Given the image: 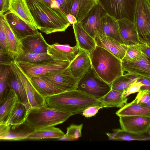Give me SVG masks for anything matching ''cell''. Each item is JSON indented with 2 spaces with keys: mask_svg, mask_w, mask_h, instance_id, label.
<instances>
[{
  "mask_svg": "<svg viewBox=\"0 0 150 150\" xmlns=\"http://www.w3.org/2000/svg\"><path fill=\"white\" fill-rule=\"evenodd\" d=\"M37 28L46 34L64 32L70 24L59 8H52L40 0H25Z\"/></svg>",
  "mask_w": 150,
  "mask_h": 150,
  "instance_id": "obj_1",
  "label": "cell"
},
{
  "mask_svg": "<svg viewBox=\"0 0 150 150\" xmlns=\"http://www.w3.org/2000/svg\"><path fill=\"white\" fill-rule=\"evenodd\" d=\"M45 99L47 105L72 115L80 113L91 106H101L98 100L77 89L64 91Z\"/></svg>",
  "mask_w": 150,
  "mask_h": 150,
  "instance_id": "obj_2",
  "label": "cell"
},
{
  "mask_svg": "<svg viewBox=\"0 0 150 150\" xmlns=\"http://www.w3.org/2000/svg\"><path fill=\"white\" fill-rule=\"evenodd\" d=\"M91 65L99 76L111 85L123 75L121 60L105 49L96 46L89 54Z\"/></svg>",
  "mask_w": 150,
  "mask_h": 150,
  "instance_id": "obj_3",
  "label": "cell"
},
{
  "mask_svg": "<svg viewBox=\"0 0 150 150\" xmlns=\"http://www.w3.org/2000/svg\"><path fill=\"white\" fill-rule=\"evenodd\" d=\"M72 115L51 107L47 105L30 108L25 122L34 130L53 127L61 124Z\"/></svg>",
  "mask_w": 150,
  "mask_h": 150,
  "instance_id": "obj_4",
  "label": "cell"
},
{
  "mask_svg": "<svg viewBox=\"0 0 150 150\" xmlns=\"http://www.w3.org/2000/svg\"><path fill=\"white\" fill-rule=\"evenodd\" d=\"M76 89L83 91L98 100L111 90V86L99 76L91 65L79 80Z\"/></svg>",
  "mask_w": 150,
  "mask_h": 150,
  "instance_id": "obj_5",
  "label": "cell"
},
{
  "mask_svg": "<svg viewBox=\"0 0 150 150\" xmlns=\"http://www.w3.org/2000/svg\"><path fill=\"white\" fill-rule=\"evenodd\" d=\"M16 62L29 79L49 73L64 70L68 67L70 63L69 61L54 59L36 63Z\"/></svg>",
  "mask_w": 150,
  "mask_h": 150,
  "instance_id": "obj_6",
  "label": "cell"
},
{
  "mask_svg": "<svg viewBox=\"0 0 150 150\" xmlns=\"http://www.w3.org/2000/svg\"><path fill=\"white\" fill-rule=\"evenodd\" d=\"M136 0H98L107 13L117 19L126 18L133 21Z\"/></svg>",
  "mask_w": 150,
  "mask_h": 150,
  "instance_id": "obj_7",
  "label": "cell"
},
{
  "mask_svg": "<svg viewBox=\"0 0 150 150\" xmlns=\"http://www.w3.org/2000/svg\"><path fill=\"white\" fill-rule=\"evenodd\" d=\"M10 65L13 71L17 75L25 88L30 108H39L46 105L45 99L40 95L33 86L29 79L15 61Z\"/></svg>",
  "mask_w": 150,
  "mask_h": 150,
  "instance_id": "obj_8",
  "label": "cell"
},
{
  "mask_svg": "<svg viewBox=\"0 0 150 150\" xmlns=\"http://www.w3.org/2000/svg\"><path fill=\"white\" fill-rule=\"evenodd\" d=\"M64 92L76 89L78 80L72 75L68 67L61 71L40 76Z\"/></svg>",
  "mask_w": 150,
  "mask_h": 150,
  "instance_id": "obj_9",
  "label": "cell"
},
{
  "mask_svg": "<svg viewBox=\"0 0 150 150\" xmlns=\"http://www.w3.org/2000/svg\"><path fill=\"white\" fill-rule=\"evenodd\" d=\"M132 21L137 30L140 43H147L150 38V27L143 0H136Z\"/></svg>",
  "mask_w": 150,
  "mask_h": 150,
  "instance_id": "obj_10",
  "label": "cell"
},
{
  "mask_svg": "<svg viewBox=\"0 0 150 150\" xmlns=\"http://www.w3.org/2000/svg\"><path fill=\"white\" fill-rule=\"evenodd\" d=\"M119 117L122 129L130 134L140 135L148 133L150 128V117L134 116Z\"/></svg>",
  "mask_w": 150,
  "mask_h": 150,
  "instance_id": "obj_11",
  "label": "cell"
},
{
  "mask_svg": "<svg viewBox=\"0 0 150 150\" xmlns=\"http://www.w3.org/2000/svg\"><path fill=\"white\" fill-rule=\"evenodd\" d=\"M107 13L98 2L90 10L80 23L83 29L94 38L100 30L103 18Z\"/></svg>",
  "mask_w": 150,
  "mask_h": 150,
  "instance_id": "obj_12",
  "label": "cell"
},
{
  "mask_svg": "<svg viewBox=\"0 0 150 150\" xmlns=\"http://www.w3.org/2000/svg\"><path fill=\"white\" fill-rule=\"evenodd\" d=\"M123 74L150 78V61L144 52L141 57L132 61H121Z\"/></svg>",
  "mask_w": 150,
  "mask_h": 150,
  "instance_id": "obj_13",
  "label": "cell"
},
{
  "mask_svg": "<svg viewBox=\"0 0 150 150\" xmlns=\"http://www.w3.org/2000/svg\"><path fill=\"white\" fill-rule=\"evenodd\" d=\"M4 15L11 29L20 40L38 31L12 12L8 11Z\"/></svg>",
  "mask_w": 150,
  "mask_h": 150,
  "instance_id": "obj_14",
  "label": "cell"
},
{
  "mask_svg": "<svg viewBox=\"0 0 150 150\" xmlns=\"http://www.w3.org/2000/svg\"><path fill=\"white\" fill-rule=\"evenodd\" d=\"M96 45L106 50L122 60L127 46L103 33H98L94 38Z\"/></svg>",
  "mask_w": 150,
  "mask_h": 150,
  "instance_id": "obj_15",
  "label": "cell"
},
{
  "mask_svg": "<svg viewBox=\"0 0 150 150\" xmlns=\"http://www.w3.org/2000/svg\"><path fill=\"white\" fill-rule=\"evenodd\" d=\"M23 52L47 53L49 45L41 33L38 32L21 39Z\"/></svg>",
  "mask_w": 150,
  "mask_h": 150,
  "instance_id": "obj_16",
  "label": "cell"
},
{
  "mask_svg": "<svg viewBox=\"0 0 150 150\" xmlns=\"http://www.w3.org/2000/svg\"><path fill=\"white\" fill-rule=\"evenodd\" d=\"M80 50L77 45L70 47L68 45H62L56 42L49 45L47 53L54 60L71 62Z\"/></svg>",
  "mask_w": 150,
  "mask_h": 150,
  "instance_id": "obj_17",
  "label": "cell"
},
{
  "mask_svg": "<svg viewBox=\"0 0 150 150\" xmlns=\"http://www.w3.org/2000/svg\"><path fill=\"white\" fill-rule=\"evenodd\" d=\"M91 66L88 54L80 49L68 66L73 76L78 81L88 71Z\"/></svg>",
  "mask_w": 150,
  "mask_h": 150,
  "instance_id": "obj_18",
  "label": "cell"
},
{
  "mask_svg": "<svg viewBox=\"0 0 150 150\" xmlns=\"http://www.w3.org/2000/svg\"><path fill=\"white\" fill-rule=\"evenodd\" d=\"M120 34L126 46L140 43L137 30L133 21L126 18L118 19Z\"/></svg>",
  "mask_w": 150,
  "mask_h": 150,
  "instance_id": "obj_19",
  "label": "cell"
},
{
  "mask_svg": "<svg viewBox=\"0 0 150 150\" xmlns=\"http://www.w3.org/2000/svg\"><path fill=\"white\" fill-rule=\"evenodd\" d=\"M0 18L3 22L10 57L14 60L23 52L21 41L11 29L4 14L0 15Z\"/></svg>",
  "mask_w": 150,
  "mask_h": 150,
  "instance_id": "obj_20",
  "label": "cell"
},
{
  "mask_svg": "<svg viewBox=\"0 0 150 150\" xmlns=\"http://www.w3.org/2000/svg\"><path fill=\"white\" fill-rule=\"evenodd\" d=\"M76 44L81 49L89 54L97 46L94 38L82 28L80 23L73 25Z\"/></svg>",
  "mask_w": 150,
  "mask_h": 150,
  "instance_id": "obj_21",
  "label": "cell"
},
{
  "mask_svg": "<svg viewBox=\"0 0 150 150\" xmlns=\"http://www.w3.org/2000/svg\"><path fill=\"white\" fill-rule=\"evenodd\" d=\"M98 33L105 34L120 43L125 45L120 34L117 19L108 13L102 20L101 27Z\"/></svg>",
  "mask_w": 150,
  "mask_h": 150,
  "instance_id": "obj_22",
  "label": "cell"
},
{
  "mask_svg": "<svg viewBox=\"0 0 150 150\" xmlns=\"http://www.w3.org/2000/svg\"><path fill=\"white\" fill-rule=\"evenodd\" d=\"M8 11L15 13L32 27L38 29L25 0H10Z\"/></svg>",
  "mask_w": 150,
  "mask_h": 150,
  "instance_id": "obj_23",
  "label": "cell"
},
{
  "mask_svg": "<svg viewBox=\"0 0 150 150\" xmlns=\"http://www.w3.org/2000/svg\"><path fill=\"white\" fill-rule=\"evenodd\" d=\"M116 114L120 116H134L150 117V109L138 103L135 99L126 103L117 111Z\"/></svg>",
  "mask_w": 150,
  "mask_h": 150,
  "instance_id": "obj_24",
  "label": "cell"
},
{
  "mask_svg": "<svg viewBox=\"0 0 150 150\" xmlns=\"http://www.w3.org/2000/svg\"><path fill=\"white\" fill-rule=\"evenodd\" d=\"M30 109L29 107L19 100L15 104L4 122L10 125L23 124L25 122Z\"/></svg>",
  "mask_w": 150,
  "mask_h": 150,
  "instance_id": "obj_25",
  "label": "cell"
},
{
  "mask_svg": "<svg viewBox=\"0 0 150 150\" xmlns=\"http://www.w3.org/2000/svg\"><path fill=\"white\" fill-rule=\"evenodd\" d=\"M99 2L98 0H72L71 14L80 23L93 7Z\"/></svg>",
  "mask_w": 150,
  "mask_h": 150,
  "instance_id": "obj_26",
  "label": "cell"
},
{
  "mask_svg": "<svg viewBox=\"0 0 150 150\" xmlns=\"http://www.w3.org/2000/svg\"><path fill=\"white\" fill-rule=\"evenodd\" d=\"M29 80L38 92L45 98L64 92L40 76L33 77Z\"/></svg>",
  "mask_w": 150,
  "mask_h": 150,
  "instance_id": "obj_27",
  "label": "cell"
},
{
  "mask_svg": "<svg viewBox=\"0 0 150 150\" xmlns=\"http://www.w3.org/2000/svg\"><path fill=\"white\" fill-rule=\"evenodd\" d=\"M19 101L17 96L12 89L8 88L0 100V123L4 122L15 104Z\"/></svg>",
  "mask_w": 150,
  "mask_h": 150,
  "instance_id": "obj_28",
  "label": "cell"
},
{
  "mask_svg": "<svg viewBox=\"0 0 150 150\" xmlns=\"http://www.w3.org/2000/svg\"><path fill=\"white\" fill-rule=\"evenodd\" d=\"M34 130L26 122L20 125H11L9 132L5 135L0 136V139L10 141L26 139Z\"/></svg>",
  "mask_w": 150,
  "mask_h": 150,
  "instance_id": "obj_29",
  "label": "cell"
},
{
  "mask_svg": "<svg viewBox=\"0 0 150 150\" xmlns=\"http://www.w3.org/2000/svg\"><path fill=\"white\" fill-rule=\"evenodd\" d=\"M127 99L124 93L111 89L106 95L98 100L101 105L103 108H121L127 103Z\"/></svg>",
  "mask_w": 150,
  "mask_h": 150,
  "instance_id": "obj_30",
  "label": "cell"
},
{
  "mask_svg": "<svg viewBox=\"0 0 150 150\" xmlns=\"http://www.w3.org/2000/svg\"><path fill=\"white\" fill-rule=\"evenodd\" d=\"M7 84L8 88L12 89L15 91L19 100L30 108L26 93L23 85L17 75L12 70Z\"/></svg>",
  "mask_w": 150,
  "mask_h": 150,
  "instance_id": "obj_31",
  "label": "cell"
},
{
  "mask_svg": "<svg viewBox=\"0 0 150 150\" xmlns=\"http://www.w3.org/2000/svg\"><path fill=\"white\" fill-rule=\"evenodd\" d=\"M64 135V132L59 128L53 126L34 130L28 137L27 139H58Z\"/></svg>",
  "mask_w": 150,
  "mask_h": 150,
  "instance_id": "obj_32",
  "label": "cell"
},
{
  "mask_svg": "<svg viewBox=\"0 0 150 150\" xmlns=\"http://www.w3.org/2000/svg\"><path fill=\"white\" fill-rule=\"evenodd\" d=\"M53 59L47 53L23 52L14 59L16 62L32 63H40Z\"/></svg>",
  "mask_w": 150,
  "mask_h": 150,
  "instance_id": "obj_33",
  "label": "cell"
},
{
  "mask_svg": "<svg viewBox=\"0 0 150 150\" xmlns=\"http://www.w3.org/2000/svg\"><path fill=\"white\" fill-rule=\"evenodd\" d=\"M137 77L126 74H123L117 78L111 84V89L125 93L131 84Z\"/></svg>",
  "mask_w": 150,
  "mask_h": 150,
  "instance_id": "obj_34",
  "label": "cell"
},
{
  "mask_svg": "<svg viewBox=\"0 0 150 150\" xmlns=\"http://www.w3.org/2000/svg\"><path fill=\"white\" fill-rule=\"evenodd\" d=\"M112 133H107L106 135L110 140H144L150 139V137L134 136L130 135L122 129L113 130Z\"/></svg>",
  "mask_w": 150,
  "mask_h": 150,
  "instance_id": "obj_35",
  "label": "cell"
},
{
  "mask_svg": "<svg viewBox=\"0 0 150 150\" xmlns=\"http://www.w3.org/2000/svg\"><path fill=\"white\" fill-rule=\"evenodd\" d=\"M10 65L0 64V99L3 97L8 88L7 81L12 71Z\"/></svg>",
  "mask_w": 150,
  "mask_h": 150,
  "instance_id": "obj_36",
  "label": "cell"
},
{
  "mask_svg": "<svg viewBox=\"0 0 150 150\" xmlns=\"http://www.w3.org/2000/svg\"><path fill=\"white\" fill-rule=\"evenodd\" d=\"M127 46L125 54L121 61L136 60L140 58L144 53L140 43Z\"/></svg>",
  "mask_w": 150,
  "mask_h": 150,
  "instance_id": "obj_37",
  "label": "cell"
},
{
  "mask_svg": "<svg viewBox=\"0 0 150 150\" xmlns=\"http://www.w3.org/2000/svg\"><path fill=\"white\" fill-rule=\"evenodd\" d=\"M0 53L7 55L11 57L10 55L3 22L1 18H0Z\"/></svg>",
  "mask_w": 150,
  "mask_h": 150,
  "instance_id": "obj_38",
  "label": "cell"
},
{
  "mask_svg": "<svg viewBox=\"0 0 150 150\" xmlns=\"http://www.w3.org/2000/svg\"><path fill=\"white\" fill-rule=\"evenodd\" d=\"M135 99L138 103L150 109V92L140 90Z\"/></svg>",
  "mask_w": 150,
  "mask_h": 150,
  "instance_id": "obj_39",
  "label": "cell"
},
{
  "mask_svg": "<svg viewBox=\"0 0 150 150\" xmlns=\"http://www.w3.org/2000/svg\"><path fill=\"white\" fill-rule=\"evenodd\" d=\"M82 124L80 125H71L67 129V132L64 136L78 139L81 136Z\"/></svg>",
  "mask_w": 150,
  "mask_h": 150,
  "instance_id": "obj_40",
  "label": "cell"
},
{
  "mask_svg": "<svg viewBox=\"0 0 150 150\" xmlns=\"http://www.w3.org/2000/svg\"><path fill=\"white\" fill-rule=\"evenodd\" d=\"M57 3L60 9L67 15L71 13L72 0H53Z\"/></svg>",
  "mask_w": 150,
  "mask_h": 150,
  "instance_id": "obj_41",
  "label": "cell"
},
{
  "mask_svg": "<svg viewBox=\"0 0 150 150\" xmlns=\"http://www.w3.org/2000/svg\"><path fill=\"white\" fill-rule=\"evenodd\" d=\"M142 86V83L140 81H138L137 78L131 84L126 91L125 93V96L127 97L131 94L139 92Z\"/></svg>",
  "mask_w": 150,
  "mask_h": 150,
  "instance_id": "obj_42",
  "label": "cell"
},
{
  "mask_svg": "<svg viewBox=\"0 0 150 150\" xmlns=\"http://www.w3.org/2000/svg\"><path fill=\"white\" fill-rule=\"evenodd\" d=\"M103 108L102 106L99 105L91 106L84 110L82 114L86 117H91L95 115L100 109Z\"/></svg>",
  "mask_w": 150,
  "mask_h": 150,
  "instance_id": "obj_43",
  "label": "cell"
},
{
  "mask_svg": "<svg viewBox=\"0 0 150 150\" xmlns=\"http://www.w3.org/2000/svg\"><path fill=\"white\" fill-rule=\"evenodd\" d=\"M137 80L143 84L140 90H146L150 92V78L138 77Z\"/></svg>",
  "mask_w": 150,
  "mask_h": 150,
  "instance_id": "obj_44",
  "label": "cell"
},
{
  "mask_svg": "<svg viewBox=\"0 0 150 150\" xmlns=\"http://www.w3.org/2000/svg\"><path fill=\"white\" fill-rule=\"evenodd\" d=\"M10 0H0V15L4 14L8 11Z\"/></svg>",
  "mask_w": 150,
  "mask_h": 150,
  "instance_id": "obj_45",
  "label": "cell"
},
{
  "mask_svg": "<svg viewBox=\"0 0 150 150\" xmlns=\"http://www.w3.org/2000/svg\"><path fill=\"white\" fill-rule=\"evenodd\" d=\"M11 125L4 122L0 123V136L5 135L10 130Z\"/></svg>",
  "mask_w": 150,
  "mask_h": 150,
  "instance_id": "obj_46",
  "label": "cell"
},
{
  "mask_svg": "<svg viewBox=\"0 0 150 150\" xmlns=\"http://www.w3.org/2000/svg\"><path fill=\"white\" fill-rule=\"evenodd\" d=\"M66 17L69 22L72 25L78 23L76 18L71 13L67 15Z\"/></svg>",
  "mask_w": 150,
  "mask_h": 150,
  "instance_id": "obj_47",
  "label": "cell"
},
{
  "mask_svg": "<svg viewBox=\"0 0 150 150\" xmlns=\"http://www.w3.org/2000/svg\"><path fill=\"white\" fill-rule=\"evenodd\" d=\"M48 4L52 8H59L56 2L53 0H40ZM60 9V8H59Z\"/></svg>",
  "mask_w": 150,
  "mask_h": 150,
  "instance_id": "obj_48",
  "label": "cell"
},
{
  "mask_svg": "<svg viewBox=\"0 0 150 150\" xmlns=\"http://www.w3.org/2000/svg\"><path fill=\"white\" fill-rule=\"evenodd\" d=\"M57 140L61 141H73L76 140L77 139L75 138L67 137L64 136V135L63 137L57 139Z\"/></svg>",
  "mask_w": 150,
  "mask_h": 150,
  "instance_id": "obj_49",
  "label": "cell"
},
{
  "mask_svg": "<svg viewBox=\"0 0 150 150\" xmlns=\"http://www.w3.org/2000/svg\"><path fill=\"white\" fill-rule=\"evenodd\" d=\"M148 133L149 134L150 136V128L149 129V130L148 132Z\"/></svg>",
  "mask_w": 150,
  "mask_h": 150,
  "instance_id": "obj_50",
  "label": "cell"
}]
</instances>
